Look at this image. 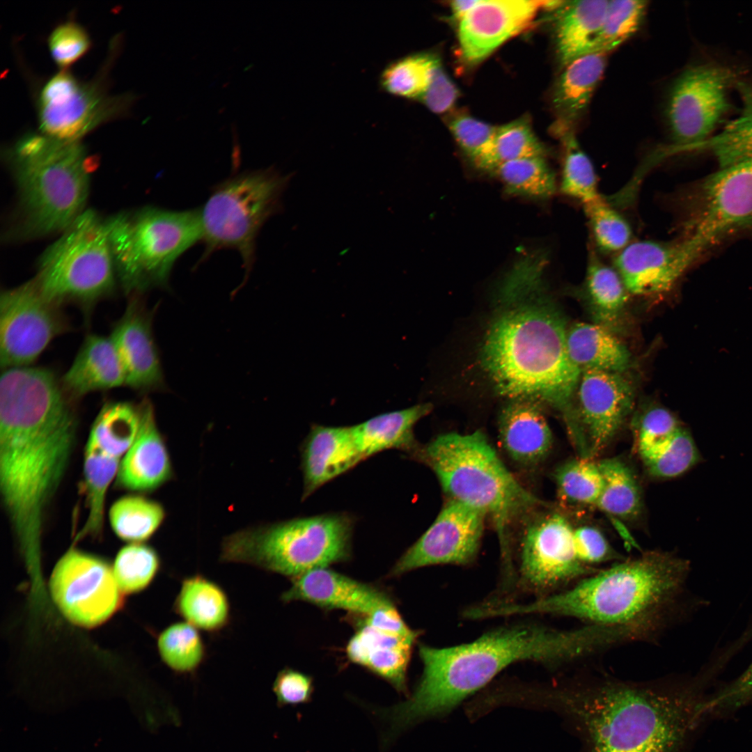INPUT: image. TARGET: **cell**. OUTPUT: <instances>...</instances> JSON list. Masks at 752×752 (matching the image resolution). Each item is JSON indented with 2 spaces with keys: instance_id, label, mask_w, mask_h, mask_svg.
<instances>
[{
  "instance_id": "cell-1",
  "label": "cell",
  "mask_w": 752,
  "mask_h": 752,
  "mask_svg": "<svg viewBox=\"0 0 752 752\" xmlns=\"http://www.w3.org/2000/svg\"><path fill=\"white\" fill-rule=\"evenodd\" d=\"M74 403L49 368L2 370L1 498L27 560L39 558L47 511L72 454L78 426Z\"/></svg>"
},
{
  "instance_id": "cell-2",
  "label": "cell",
  "mask_w": 752,
  "mask_h": 752,
  "mask_svg": "<svg viewBox=\"0 0 752 752\" xmlns=\"http://www.w3.org/2000/svg\"><path fill=\"white\" fill-rule=\"evenodd\" d=\"M719 674L709 662L694 675L644 682L581 671L539 696L565 716L583 752H686Z\"/></svg>"
},
{
  "instance_id": "cell-3",
  "label": "cell",
  "mask_w": 752,
  "mask_h": 752,
  "mask_svg": "<svg viewBox=\"0 0 752 752\" xmlns=\"http://www.w3.org/2000/svg\"><path fill=\"white\" fill-rule=\"evenodd\" d=\"M548 262L545 252L529 251L506 274L481 361L500 395L547 404L570 428L577 423L573 398L581 373L568 354L565 319L545 290Z\"/></svg>"
},
{
  "instance_id": "cell-4",
  "label": "cell",
  "mask_w": 752,
  "mask_h": 752,
  "mask_svg": "<svg viewBox=\"0 0 752 752\" xmlns=\"http://www.w3.org/2000/svg\"><path fill=\"white\" fill-rule=\"evenodd\" d=\"M605 643L604 632L596 626L557 629L528 623L501 627L462 645H420L421 679L407 700L390 708L391 720L403 730L451 710L514 663H573L601 652Z\"/></svg>"
},
{
  "instance_id": "cell-5",
  "label": "cell",
  "mask_w": 752,
  "mask_h": 752,
  "mask_svg": "<svg viewBox=\"0 0 752 752\" xmlns=\"http://www.w3.org/2000/svg\"><path fill=\"white\" fill-rule=\"evenodd\" d=\"M690 570L689 561L673 553L647 551L615 562L558 593L527 603L503 604L497 612L500 616L569 617L589 625L632 629L651 641L707 605L687 588Z\"/></svg>"
},
{
  "instance_id": "cell-6",
  "label": "cell",
  "mask_w": 752,
  "mask_h": 752,
  "mask_svg": "<svg viewBox=\"0 0 752 752\" xmlns=\"http://www.w3.org/2000/svg\"><path fill=\"white\" fill-rule=\"evenodd\" d=\"M413 454L432 469L451 499L491 519L506 577L512 576L510 526L542 502L516 480L480 430L441 434Z\"/></svg>"
},
{
  "instance_id": "cell-7",
  "label": "cell",
  "mask_w": 752,
  "mask_h": 752,
  "mask_svg": "<svg viewBox=\"0 0 752 752\" xmlns=\"http://www.w3.org/2000/svg\"><path fill=\"white\" fill-rule=\"evenodd\" d=\"M25 237L66 229L82 213L93 163L79 141L25 134L7 150Z\"/></svg>"
},
{
  "instance_id": "cell-8",
  "label": "cell",
  "mask_w": 752,
  "mask_h": 752,
  "mask_svg": "<svg viewBox=\"0 0 752 752\" xmlns=\"http://www.w3.org/2000/svg\"><path fill=\"white\" fill-rule=\"evenodd\" d=\"M354 523L350 514L335 512L242 531L224 540L220 560L294 579L347 560Z\"/></svg>"
},
{
  "instance_id": "cell-9",
  "label": "cell",
  "mask_w": 752,
  "mask_h": 752,
  "mask_svg": "<svg viewBox=\"0 0 752 752\" xmlns=\"http://www.w3.org/2000/svg\"><path fill=\"white\" fill-rule=\"evenodd\" d=\"M105 225L116 277L128 295L166 286L176 260L203 236L196 211L146 207Z\"/></svg>"
},
{
  "instance_id": "cell-10",
  "label": "cell",
  "mask_w": 752,
  "mask_h": 752,
  "mask_svg": "<svg viewBox=\"0 0 752 752\" xmlns=\"http://www.w3.org/2000/svg\"><path fill=\"white\" fill-rule=\"evenodd\" d=\"M116 276L105 222L87 210L44 252L33 279L52 302L74 304L89 316L99 301L113 294Z\"/></svg>"
},
{
  "instance_id": "cell-11",
  "label": "cell",
  "mask_w": 752,
  "mask_h": 752,
  "mask_svg": "<svg viewBox=\"0 0 752 752\" xmlns=\"http://www.w3.org/2000/svg\"><path fill=\"white\" fill-rule=\"evenodd\" d=\"M289 179L271 168L244 173L218 185L199 212L206 253L235 249L248 272L255 258L256 236L267 219L279 212Z\"/></svg>"
},
{
  "instance_id": "cell-12",
  "label": "cell",
  "mask_w": 752,
  "mask_h": 752,
  "mask_svg": "<svg viewBox=\"0 0 752 752\" xmlns=\"http://www.w3.org/2000/svg\"><path fill=\"white\" fill-rule=\"evenodd\" d=\"M111 58L91 80L81 81L61 70L44 83L36 98L40 132L61 140L79 141L100 125L127 116L134 97L109 93L107 70Z\"/></svg>"
},
{
  "instance_id": "cell-13",
  "label": "cell",
  "mask_w": 752,
  "mask_h": 752,
  "mask_svg": "<svg viewBox=\"0 0 752 752\" xmlns=\"http://www.w3.org/2000/svg\"><path fill=\"white\" fill-rule=\"evenodd\" d=\"M684 234L710 249L752 233V158L720 168L692 186L685 199Z\"/></svg>"
},
{
  "instance_id": "cell-14",
  "label": "cell",
  "mask_w": 752,
  "mask_h": 752,
  "mask_svg": "<svg viewBox=\"0 0 752 752\" xmlns=\"http://www.w3.org/2000/svg\"><path fill=\"white\" fill-rule=\"evenodd\" d=\"M573 531L569 520L558 512L532 520L522 538L516 585L540 598L564 590L600 571L579 559Z\"/></svg>"
},
{
  "instance_id": "cell-15",
  "label": "cell",
  "mask_w": 752,
  "mask_h": 752,
  "mask_svg": "<svg viewBox=\"0 0 752 752\" xmlns=\"http://www.w3.org/2000/svg\"><path fill=\"white\" fill-rule=\"evenodd\" d=\"M61 307L48 299L33 279L2 291L1 369L31 366L54 338L69 331Z\"/></svg>"
},
{
  "instance_id": "cell-16",
  "label": "cell",
  "mask_w": 752,
  "mask_h": 752,
  "mask_svg": "<svg viewBox=\"0 0 752 752\" xmlns=\"http://www.w3.org/2000/svg\"><path fill=\"white\" fill-rule=\"evenodd\" d=\"M49 587L63 616L81 627L105 622L121 602L120 589L109 565L76 548L68 550L56 563Z\"/></svg>"
},
{
  "instance_id": "cell-17",
  "label": "cell",
  "mask_w": 752,
  "mask_h": 752,
  "mask_svg": "<svg viewBox=\"0 0 752 752\" xmlns=\"http://www.w3.org/2000/svg\"><path fill=\"white\" fill-rule=\"evenodd\" d=\"M732 72L714 64L685 70L670 92L666 116L673 139L680 147L701 146L729 107Z\"/></svg>"
},
{
  "instance_id": "cell-18",
  "label": "cell",
  "mask_w": 752,
  "mask_h": 752,
  "mask_svg": "<svg viewBox=\"0 0 752 752\" xmlns=\"http://www.w3.org/2000/svg\"><path fill=\"white\" fill-rule=\"evenodd\" d=\"M575 405L579 457L591 460L612 440L629 416L634 390L622 373L590 370L581 373Z\"/></svg>"
},
{
  "instance_id": "cell-19",
  "label": "cell",
  "mask_w": 752,
  "mask_h": 752,
  "mask_svg": "<svg viewBox=\"0 0 752 752\" xmlns=\"http://www.w3.org/2000/svg\"><path fill=\"white\" fill-rule=\"evenodd\" d=\"M486 517L451 499L428 529L397 561L391 574L400 575L432 565H467L476 557Z\"/></svg>"
},
{
  "instance_id": "cell-20",
  "label": "cell",
  "mask_w": 752,
  "mask_h": 752,
  "mask_svg": "<svg viewBox=\"0 0 752 752\" xmlns=\"http://www.w3.org/2000/svg\"><path fill=\"white\" fill-rule=\"evenodd\" d=\"M709 249L688 234L668 242L636 241L617 254L614 265L629 292L658 295L669 291Z\"/></svg>"
},
{
  "instance_id": "cell-21",
  "label": "cell",
  "mask_w": 752,
  "mask_h": 752,
  "mask_svg": "<svg viewBox=\"0 0 752 752\" xmlns=\"http://www.w3.org/2000/svg\"><path fill=\"white\" fill-rule=\"evenodd\" d=\"M141 294L130 296L122 315L109 336L125 374V385L141 393L166 389L152 334L154 311L148 309Z\"/></svg>"
},
{
  "instance_id": "cell-22",
  "label": "cell",
  "mask_w": 752,
  "mask_h": 752,
  "mask_svg": "<svg viewBox=\"0 0 752 752\" xmlns=\"http://www.w3.org/2000/svg\"><path fill=\"white\" fill-rule=\"evenodd\" d=\"M545 1L480 0L458 22L461 55L469 64L483 61L500 45L523 31Z\"/></svg>"
},
{
  "instance_id": "cell-23",
  "label": "cell",
  "mask_w": 752,
  "mask_h": 752,
  "mask_svg": "<svg viewBox=\"0 0 752 752\" xmlns=\"http://www.w3.org/2000/svg\"><path fill=\"white\" fill-rule=\"evenodd\" d=\"M281 599L302 601L324 609H342L365 616L393 604L384 592L347 576L322 567L296 578Z\"/></svg>"
},
{
  "instance_id": "cell-24",
  "label": "cell",
  "mask_w": 752,
  "mask_h": 752,
  "mask_svg": "<svg viewBox=\"0 0 752 752\" xmlns=\"http://www.w3.org/2000/svg\"><path fill=\"white\" fill-rule=\"evenodd\" d=\"M139 404V430L134 443L120 459L114 484L120 489L148 492L169 478L171 465L151 402L143 398Z\"/></svg>"
},
{
  "instance_id": "cell-25",
  "label": "cell",
  "mask_w": 752,
  "mask_h": 752,
  "mask_svg": "<svg viewBox=\"0 0 752 752\" xmlns=\"http://www.w3.org/2000/svg\"><path fill=\"white\" fill-rule=\"evenodd\" d=\"M362 460L351 426L313 425L301 446L303 499Z\"/></svg>"
},
{
  "instance_id": "cell-26",
  "label": "cell",
  "mask_w": 752,
  "mask_h": 752,
  "mask_svg": "<svg viewBox=\"0 0 752 752\" xmlns=\"http://www.w3.org/2000/svg\"><path fill=\"white\" fill-rule=\"evenodd\" d=\"M359 624L345 648L348 659L405 693L407 668L418 636L397 635Z\"/></svg>"
},
{
  "instance_id": "cell-27",
  "label": "cell",
  "mask_w": 752,
  "mask_h": 752,
  "mask_svg": "<svg viewBox=\"0 0 752 752\" xmlns=\"http://www.w3.org/2000/svg\"><path fill=\"white\" fill-rule=\"evenodd\" d=\"M500 441L508 455L526 466L541 462L552 446L551 429L538 402L511 400L499 418Z\"/></svg>"
},
{
  "instance_id": "cell-28",
  "label": "cell",
  "mask_w": 752,
  "mask_h": 752,
  "mask_svg": "<svg viewBox=\"0 0 752 752\" xmlns=\"http://www.w3.org/2000/svg\"><path fill=\"white\" fill-rule=\"evenodd\" d=\"M60 381L74 402L89 393L125 385L123 366L110 337L87 335Z\"/></svg>"
},
{
  "instance_id": "cell-29",
  "label": "cell",
  "mask_w": 752,
  "mask_h": 752,
  "mask_svg": "<svg viewBox=\"0 0 752 752\" xmlns=\"http://www.w3.org/2000/svg\"><path fill=\"white\" fill-rule=\"evenodd\" d=\"M432 406L424 403L384 413L351 426L355 442L363 460L385 450L396 448L414 453L418 448L414 427L430 413Z\"/></svg>"
},
{
  "instance_id": "cell-30",
  "label": "cell",
  "mask_w": 752,
  "mask_h": 752,
  "mask_svg": "<svg viewBox=\"0 0 752 752\" xmlns=\"http://www.w3.org/2000/svg\"><path fill=\"white\" fill-rule=\"evenodd\" d=\"M609 1H568L561 8L555 24V45L561 65L593 53Z\"/></svg>"
},
{
  "instance_id": "cell-31",
  "label": "cell",
  "mask_w": 752,
  "mask_h": 752,
  "mask_svg": "<svg viewBox=\"0 0 752 752\" xmlns=\"http://www.w3.org/2000/svg\"><path fill=\"white\" fill-rule=\"evenodd\" d=\"M570 358L580 373L596 370L623 373L629 365L627 348L600 324L577 322L567 331Z\"/></svg>"
},
{
  "instance_id": "cell-32",
  "label": "cell",
  "mask_w": 752,
  "mask_h": 752,
  "mask_svg": "<svg viewBox=\"0 0 752 752\" xmlns=\"http://www.w3.org/2000/svg\"><path fill=\"white\" fill-rule=\"evenodd\" d=\"M173 611L198 629L215 633L230 620L226 593L216 582L201 574L183 579L173 603Z\"/></svg>"
},
{
  "instance_id": "cell-33",
  "label": "cell",
  "mask_w": 752,
  "mask_h": 752,
  "mask_svg": "<svg viewBox=\"0 0 752 752\" xmlns=\"http://www.w3.org/2000/svg\"><path fill=\"white\" fill-rule=\"evenodd\" d=\"M606 53L593 52L563 66L554 93V105L567 125L586 110L606 66Z\"/></svg>"
},
{
  "instance_id": "cell-34",
  "label": "cell",
  "mask_w": 752,
  "mask_h": 752,
  "mask_svg": "<svg viewBox=\"0 0 752 752\" xmlns=\"http://www.w3.org/2000/svg\"><path fill=\"white\" fill-rule=\"evenodd\" d=\"M120 461V459L106 454L88 438L83 465V487L88 515L84 526L76 535V540L101 535L107 494L111 483L116 479Z\"/></svg>"
},
{
  "instance_id": "cell-35",
  "label": "cell",
  "mask_w": 752,
  "mask_h": 752,
  "mask_svg": "<svg viewBox=\"0 0 752 752\" xmlns=\"http://www.w3.org/2000/svg\"><path fill=\"white\" fill-rule=\"evenodd\" d=\"M140 423L139 404L107 402L95 417L88 438L106 454L120 459L134 443Z\"/></svg>"
},
{
  "instance_id": "cell-36",
  "label": "cell",
  "mask_w": 752,
  "mask_h": 752,
  "mask_svg": "<svg viewBox=\"0 0 752 752\" xmlns=\"http://www.w3.org/2000/svg\"><path fill=\"white\" fill-rule=\"evenodd\" d=\"M585 287L597 321L606 327L616 322L624 310L629 292L617 269L590 253Z\"/></svg>"
},
{
  "instance_id": "cell-37",
  "label": "cell",
  "mask_w": 752,
  "mask_h": 752,
  "mask_svg": "<svg viewBox=\"0 0 752 752\" xmlns=\"http://www.w3.org/2000/svg\"><path fill=\"white\" fill-rule=\"evenodd\" d=\"M597 463L604 485L595 506L622 519L636 517L641 512V496L632 470L617 457L604 459Z\"/></svg>"
},
{
  "instance_id": "cell-38",
  "label": "cell",
  "mask_w": 752,
  "mask_h": 752,
  "mask_svg": "<svg viewBox=\"0 0 752 752\" xmlns=\"http://www.w3.org/2000/svg\"><path fill=\"white\" fill-rule=\"evenodd\" d=\"M162 506L150 499L135 494L118 498L108 512L111 529L122 540L141 542L156 531L164 519Z\"/></svg>"
},
{
  "instance_id": "cell-39",
  "label": "cell",
  "mask_w": 752,
  "mask_h": 752,
  "mask_svg": "<svg viewBox=\"0 0 752 752\" xmlns=\"http://www.w3.org/2000/svg\"><path fill=\"white\" fill-rule=\"evenodd\" d=\"M741 112L717 134L701 146L711 150L719 167H726L752 158V87L739 84Z\"/></svg>"
},
{
  "instance_id": "cell-40",
  "label": "cell",
  "mask_w": 752,
  "mask_h": 752,
  "mask_svg": "<svg viewBox=\"0 0 752 752\" xmlns=\"http://www.w3.org/2000/svg\"><path fill=\"white\" fill-rule=\"evenodd\" d=\"M157 648L163 662L178 674L194 673L206 656L198 629L185 621L164 629L158 636Z\"/></svg>"
},
{
  "instance_id": "cell-41",
  "label": "cell",
  "mask_w": 752,
  "mask_h": 752,
  "mask_svg": "<svg viewBox=\"0 0 752 752\" xmlns=\"http://www.w3.org/2000/svg\"><path fill=\"white\" fill-rule=\"evenodd\" d=\"M440 63L429 53H418L390 63L381 75L380 84L388 93L407 99L421 100L433 71Z\"/></svg>"
},
{
  "instance_id": "cell-42",
  "label": "cell",
  "mask_w": 752,
  "mask_h": 752,
  "mask_svg": "<svg viewBox=\"0 0 752 752\" xmlns=\"http://www.w3.org/2000/svg\"><path fill=\"white\" fill-rule=\"evenodd\" d=\"M640 457L648 471L661 478L679 477L703 460L691 432L682 426L661 446Z\"/></svg>"
},
{
  "instance_id": "cell-43",
  "label": "cell",
  "mask_w": 752,
  "mask_h": 752,
  "mask_svg": "<svg viewBox=\"0 0 752 752\" xmlns=\"http://www.w3.org/2000/svg\"><path fill=\"white\" fill-rule=\"evenodd\" d=\"M494 171L506 189L514 194L547 198L556 189L554 175L544 157L506 162Z\"/></svg>"
},
{
  "instance_id": "cell-44",
  "label": "cell",
  "mask_w": 752,
  "mask_h": 752,
  "mask_svg": "<svg viewBox=\"0 0 752 752\" xmlns=\"http://www.w3.org/2000/svg\"><path fill=\"white\" fill-rule=\"evenodd\" d=\"M544 156L545 149L528 124L517 120L497 127L489 148L477 166L494 171L506 162Z\"/></svg>"
},
{
  "instance_id": "cell-45",
  "label": "cell",
  "mask_w": 752,
  "mask_h": 752,
  "mask_svg": "<svg viewBox=\"0 0 752 752\" xmlns=\"http://www.w3.org/2000/svg\"><path fill=\"white\" fill-rule=\"evenodd\" d=\"M554 478L561 499L575 506H595L604 485L597 463L581 457L561 465Z\"/></svg>"
},
{
  "instance_id": "cell-46",
  "label": "cell",
  "mask_w": 752,
  "mask_h": 752,
  "mask_svg": "<svg viewBox=\"0 0 752 752\" xmlns=\"http://www.w3.org/2000/svg\"><path fill=\"white\" fill-rule=\"evenodd\" d=\"M565 154L560 184L561 193L582 204L600 196L593 164L572 132L564 133Z\"/></svg>"
},
{
  "instance_id": "cell-47",
  "label": "cell",
  "mask_w": 752,
  "mask_h": 752,
  "mask_svg": "<svg viewBox=\"0 0 752 752\" xmlns=\"http://www.w3.org/2000/svg\"><path fill=\"white\" fill-rule=\"evenodd\" d=\"M160 567L156 551L139 542L123 547L117 554L113 573L119 588L132 593L146 588L155 577Z\"/></svg>"
},
{
  "instance_id": "cell-48",
  "label": "cell",
  "mask_w": 752,
  "mask_h": 752,
  "mask_svg": "<svg viewBox=\"0 0 752 752\" xmlns=\"http://www.w3.org/2000/svg\"><path fill=\"white\" fill-rule=\"evenodd\" d=\"M646 6L645 1H609L593 52L606 53L633 36L641 25Z\"/></svg>"
},
{
  "instance_id": "cell-49",
  "label": "cell",
  "mask_w": 752,
  "mask_h": 752,
  "mask_svg": "<svg viewBox=\"0 0 752 752\" xmlns=\"http://www.w3.org/2000/svg\"><path fill=\"white\" fill-rule=\"evenodd\" d=\"M597 246L608 253H619L631 242L628 222L601 196L583 204Z\"/></svg>"
},
{
  "instance_id": "cell-50",
  "label": "cell",
  "mask_w": 752,
  "mask_h": 752,
  "mask_svg": "<svg viewBox=\"0 0 752 752\" xmlns=\"http://www.w3.org/2000/svg\"><path fill=\"white\" fill-rule=\"evenodd\" d=\"M681 427L677 418L668 409L661 407L648 409L635 422L636 443L639 455L661 446Z\"/></svg>"
},
{
  "instance_id": "cell-51",
  "label": "cell",
  "mask_w": 752,
  "mask_h": 752,
  "mask_svg": "<svg viewBox=\"0 0 752 752\" xmlns=\"http://www.w3.org/2000/svg\"><path fill=\"white\" fill-rule=\"evenodd\" d=\"M48 45L56 65L65 70L88 51L91 42L85 29L70 21L59 24L52 31Z\"/></svg>"
},
{
  "instance_id": "cell-52",
  "label": "cell",
  "mask_w": 752,
  "mask_h": 752,
  "mask_svg": "<svg viewBox=\"0 0 752 752\" xmlns=\"http://www.w3.org/2000/svg\"><path fill=\"white\" fill-rule=\"evenodd\" d=\"M496 128L464 115L450 123V129L457 143L476 166L489 148Z\"/></svg>"
},
{
  "instance_id": "cell-53",
  "label": "cell",
  "mask_w": 752,
  "mask_h": 752,
  "mask_svg": "<svg viewBox=\"0 0 752 752\" xmlns=\"http://www.w3.org/2000/svg\"><path fill=\"white\" fill-rule=\"evenodd\" d=\"M752 701V661L735 680L721 685L706 701L707 713H732Z\"/></svg>"
},
{
  "instance_id": "cell-54",
  "label": "cell",
  "mask_w": 752,
  "mask_h": 752,
  "mask_svg": "<svg viewBox=\"0 0 752 752\" xmlns=\"http://www.w3.org/2000/svg\"><path fill=\"white\" fill-rule=\"evenodd\" d=\"M573 538L577 556L587 566L597 568L599 564L624 559L613 549L602 533L595 527L574 528Z\"/></svg>"
},
{
  "instance_id": "cell-55",
  "label": "cell",
  "mask_w": 752,
  "mask_h": 752,
  "mask_svg": "<svg viewBox=\"0 0 752 752\" xmlns=\"http://www.w3.org/2000/svg\"><path fill=\"white\" fill-rule=\"evenodd\" d=\"M273 691L277 705H297L311 700L313 693V678L291 668L280 671L273 682Z\"/></svg>"
},
{
  "instance_id": "cell-56",
  "label": "cell",
  "mask_w": 752,
  "mask_h": 752,
  "mask_svg": "<svg viewBox=\"0 0 752 752\" xmlns=\"http://www.w3.org/2000/svg\"><path fill=\"white\" fill-rule=\"evenodd\" d=\"M458 97L455 85L439 63L434 68L421 101L432 111L442 113L450 110Z\"/></svg>"
},
{
  "instance_id": "cell-57",
  "label": "cell",
  "mask_w": 752,
  "mask_h": 752,
  "mask_svg": "<svg viewBox=\"0 0 752 752\" xmlns=\"http://www.w3.org/2000/svg\"><path fill=\"white\" fill-rule=\"evenodd\" d=\"M360 621L375 629L389 633L405 636H418V631L410 629L402 618L393 604L377 609L368 616H361Z\"/></svg>"
},
{
  "instance_id": "cell-58",
  "label": "cell",
  "mask_w": 752,
  "mask_h": 752,
  "mask_svg": "<svg viewBox=\"0 0 752 752\" xmlns=\"http://www.w3.org/2000/svg\"><path fill=\"white\" fill-rule=\"evenodd\" d=\"M480 0H455L450 3L452 17L459 22L472 9H473Z\"/></svg>"
}]
</instances>
